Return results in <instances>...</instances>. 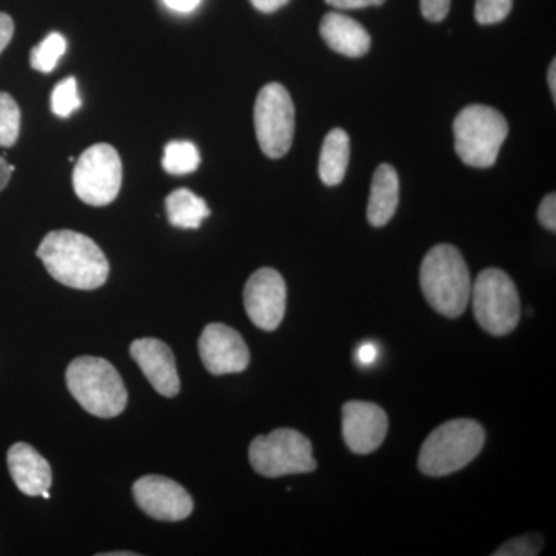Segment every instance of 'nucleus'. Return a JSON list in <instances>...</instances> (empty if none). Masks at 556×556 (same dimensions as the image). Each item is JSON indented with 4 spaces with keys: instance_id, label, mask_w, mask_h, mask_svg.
Instances as JSON below:
<instances>
[{
    "instance_id": "nucleus-23",
    "label": "nucleus",
    "mask_w": 556,
    "mask_h": 556,
    "mask_svg": "<svg viewBox=\"0 0 556 556\" xmlns=\"http://www.w3.org/2000/svg\"><path fill=\"white\" fill-rule=\"evenodd\" d=\"M83 102H80L78 83L73 76L61 80L56 87H54L53 93H51V110L54 115L60 118H68L76 110L80 109Z\"/></svg>"
},
{
    "instance_id": "nucleus-11",
    "label": "nucleus",
    "mask_w": 556,
    "mask_h": 556,
    "mask_svg": "<svg viewBox=\"0 0 556 556\" xmlns=\"http://www.w3.org/2000/svg\"><path fill=\"white\" fill-rule=\"evenodd\" d=\"M134 496L139 508L159 521H182L193 510L192 497L185 486L160 475L138 479L134 484Z\"/></svg>"
},
{
    "instance_id": "nucleus-24",
    "label": "nucleus",
    "mask_w": 556,
    "mask_h": 556,
    "mask_svg": "<svg viewBox=\"0 0 556 556\" xmlns=\"http://www.w3.org/2000/svg\"><path fill=\"white\" fill-rule=\"evenodd\" d=\"M514 0H477L475 20L481 25H493L506 20Z\"/></svg>"
},
{
    "instance_id": "nucleus-14",
    "label": "nucleus",
    "mask_w": 556,
    "mask_h": 556,
    "mask_svg": "<svg viewBox=\"0 0 556 556\" xmlns=\"http://www.w3.org/2000/svg\"><path fill=\"white\" fill-rule=\"evenodd\" d=\"M130 356L144 372L150 386L164 397L179 393L177 362L169 345L159 339H138L130 345Z\"/></svg>"
},
{
    "instance_id": "nucleus-1",
    "label": "nucleus",
    "mask_w": 556,
    "mask_h": 556,
    "mask_svg": "<svg viewBox=\"0 0 556 556\" xmlns=\"http://www.w3.org/2000/svg\"><path fill=\"white\" fill-rule=\"evenodd\" d=\"M38 257L51 277L65 287L93 291L108 281L110 266L101 248L75 230H53L42 240Z\"/></svg>"
},
{
    "instance_id": "nucleus-31",
    "label": "nucleus",
    "mask_w": 556,
    "mask_h": 556,
    "mask_svg": "<svg viewBox=\"0 0 556 556\" xmlns=\"http://www.w3.org/2000/svg\"><path fill=\"white\" fill-rule=\"evenodd\" d=\"M167 9L178 11V13H190L200 5L201 0H163Z\"/></svg>"
},
{
    "instance_id": "nucleus-19",
    "label": "nucleus",
    "mask_w": 556,
    "mask_h": 556,
    "mask_svg": "<svg viewBox=\"0 0 556 556\" xmlns=\"http://www.w3.org/2000/svg\"><path fill=\"white\" fill-rule=\"evenodd\" d=\"M169 223L179 229H199L203 219L211 215L206 201L189 189H177L166 199Z\"/></svg>"
},
{
    "instance_id": "nucleus-27",
    "label": "nucleus",
    "mask_w": 556,
    "mask_h": 556,
    "mask_svg": "<svg viewBox=\"0 0 556 556\" xmlns=\"http://www.w3.org/2000/svg\"><path fill=\"white\" fill-rule=\"evenodd\" d=\"M538 218H540L541 225L544 228L552 230L555 232L556 230V195L555 193H551L546 199L541 203L540 208H538Z\"/></svg>"
},
{
    "instance_id": "nucleus-10",
    "label": "nucleus",
    "mask_w": 556,
    "mask_h": 556,
    "mask_svg": "<svg viewBox=\"0 0 556 556\" xmlns=\"http://www.w3.org/2000/svg\"><path fill=\"white\" fill-rule=\"evenodd\" d=\"M244 308L255 327L274 331L287 311V283L276 269L262 268L249 277L244 287Z\"/></svg>"
},
{
    "instance_id": "nucleus-9",
    "label": "nucleus",
    "mask_w": 556,
    "mask_h": 556,
    "mask_svg": "<svg viewBox=\"0 0 556 556\" xmlns=\"http://www.w3.org/2000/svg\"><path fill=\"white\" fill-rule=\"evenodd\" d=\"M123 185V163L110 144H94L76 161L73 188L80 201L90 206H108L118 197Z\"/></svg>"
},
{
    "instance_id": "nucleus-22",
    "label": "nucleus",
    "mask_w": 556,
    "mask_h": 556,
    "mask_svg": "<svg viewBox=\"0 0 556 556\" xmlns=\"http://www.w3.org/2000/svg\"><path fill=\"white\" fill-rule=\"evenodd\" d=\"M21 110L11 94L0 91V146L13 148L20 138Z\"/></svg>"
},
{
    "instance_id": "nucleus-32",
    "label": "nucleus",
    "mask_w": 556,
    "mask_h": 556,
    "mask_svg": "<svg viewBox=\"0 0 556 556\" xmlns=\"http://www.w3.org/2000/svg\"><path fill=\"white\" fill-rule=\"evenodd\" d=\"M251 3L254 5V9L262 11V13H274V11L287 5L289 0H251Z\"/></svg>"
},
{
    "instance_id": "nucleus-29",
    "label": "nucleus",
    "mask_w": 556,
    "mask_h": 556,
    "mask_svg": "<svg viewBox=\"0 0 556 556\" xmlns=\"http://www.w3.org/2000/svg\"><path fill=\"white\" fill-rule=\"evenodd\" d=\"M14 35V22L9 14L0 13V53L9 47Z\"/></svg>"
},
{
    "instance_id": "nucleus-5",
    "label": "nucleus",
    "mask_w": 556,
    "mask_h": 556,
    "mask_svg": "<svg viewBox=\"0 0 556 556\" xmlns=\"http://www.w3.org/2000/svg\"><path fill=\"white\" fill-rule=\"evenodd\" d=\"M453 131L456 153L463 163L486 169L496 163L508 135V124L497 110L473 104L460 110Z\"/></svg>"
},
{
    "instance_id": "nucleus-20",
    "label": "nucleus",
    "mask_w": 556,
    "mask_h": 556,
    "mask_svg": "<svg viewBox=\"0 0 556 556\" xmlns=\"http://www.w3.org/2000/svg\"><path fill=\"white\" fill-rule=\"evenodd\" d=\"M201 163L197 146L190 141H170L164 148L163 169L170 175H189L199 169Z\"/></svg>"
},
{
    "instance_id": "nucleus-13",
    "label": "nucleus",
    "mask_w": 556,
    "mask_h": 556,
    "mask_svg": "<svg viewBox=\"0 0 556 556\" xmlns=\"http://www.w3.org/2000/svg\"><path fill=\"white\" fill-rule=\"evenodd\" d=\"M342 415L343 439L351 452L369 455L386 441L388 416L379 405L350 401L343 405Z\"/></svg>"
},
{
    "instance_id": "nucleus-4",
    "label": "nucleus",
    "mask_w": 556,
    "mask_h": 556,
    "mask_svg": "<svg viewBox=\"0 0 556 556\" xmlns=\"http://www.w3.org/2000/svg\"><path fill=\"white\" fill-rule=\"evenodd\" d=\"M485 431L477 420L455 419L431 431L419 453L427 477H447L468 466L484 447Z\"/></svg>"
},
{
    "instance_id": "nucleus-16",
    "label": "nucleus",
    "mask_w": 556,
    "mask_h": 556,
    "mask_svg": "<svg viewBox=\"0 0 556 556\" xmlns=\"http://www.w3.org/2000/svg\"><path fill=\"white\" fill-rule=\"evenodd\" d=\"M320 35L329 49L348 58L365 56L371 47V38L364 25L334 11L325 14L321 20Z\"/></svg>"
},
{
    "instance_id": "nucleus-17",
    "label": "nucleus",
    "mask_w": 556,
    "mask_h": 556,
    "mask_svg": "<svg viewBox=\"0 0 556 556\" xmlns=\"http://www.w3.org/2000/svg\"><path fill=\"white\" fill-rule=\"evenodd\" d=\"M399 206V175L390 164H380L372 177L367 208L369 225L382 228L396 214Z\"/></svg>"
},
{
    "instance_id": "nucleus-8",
    "label": "nucleus",
    "mask_w": 556,
    "mask_h": 556,
    "mask_svg": "<svg viewBox=\"0 0 556 556\" xmlns=\"http://www.w3.org/2000/svg\"><path fill=\"white\" fill-rule=\"evenodd\" d=\"M254 123L262 152L273 160L287 155L294 139L295 110L291 94L281 84H268L260 90Z\"/></svg>"
},
{
    "instance_id": "nucleus-35",
    "label": "nucleus",
    "mask_w": 556,
    "mask_h": 556,
    "mask_svg": "<svg viewBox=\"0 0 556 556\" xmlns=\"http://www.w3.org/2000/svg\"><path fill=\"white\" fill-rule=\"evenodd\" d=\"M138 554H131V552H110V554H100V556H137Z\"/></svg>"
},
{
    "instance_id": "nucleus-30",
    "label": "nucleus",
    "mask_w": 556,
    "mask_h": 556,
    "mask_svg": "<svg viewBox=\"0 0 556 556\" xmlns=\"http://www.w3.org/2000/svg\"><path fill=\"white\" fill-rule=\"evenodd\" d=\"M379 358V346L372 342H365L358 346L357 350V361L361 362L365 367H369V365L375 364Z\"/></svg>"
},
{
    "instance_id": "nucleus-33",
    "label": "nucleus",
    "mask_w": 556,
    "mask_h": 556,
    "mask_svg": "<svg viewBox=\"0 0 556 556\" xmlns=\"http://www.w3.org/2000/svg\"><path fill=\"white\" fill-rule=\"evenodd\" d=\"M14 167L10 166L5 160L0 156V192L7 188L10 182L11 174H13Z\"/></svg>"
},
{
    "instance_id": "nucleus-12",
    "label": "nucleus",
    "mask_w": 556,
    "mask_h": 556,
    "mask_svg": "<svg viewBox=\"0 0 556 556\" xmlns=\"http://www.w3.org/2000/svg\"><path fill=\"white\" fill-rule=\"evenodd\" d=\"M199 350L204 367L214 376L244 371L251 362V353L243 338L236 329L223 324H211L204 328Z\"/></svg>"
},
{
    "instance_id": "nucleus-7",
    "label": "nucleus",
    "mask_w": 556,
    "mask_h": 556,
    "mask_svg": "<svg viewBox=\"0 0 556 556\" xmlns=\"http://www.w3.org/2000/svg\"><path fill=\"white\" fill-rule=\"evenodd\" d=\"M249 460L266 478L309 473L317 468L309 439L291 428H278L268 437L255 438L249 447Z\"/></svg>"
},
{
    "instance_id": "nucleus-28",
    "label": "nucleus",
    "mask_w": 556,
    "mask_h": 556,
    "mask_svg": "<svg viewBox=\"0 0 556 556\" xmlns=\"http://www.w3.org/2000/svg\"><path fill=\"white\" fill-rule=\"evenodd\" d=\"M325 2L339 10H358L383 5L386 0H325Z\"/></svg>"
},
{
    "instance_id": "nucleus-21",
    "label": "nucleus",
    "mask_w": 556,
    "mask_h": 556,
    "mask_svg": "<svg viewBox=\"0 0 556 556\" xmlns=\"http://www.w3.org/2000/svg\"><path fill=\"white\" fill-rule=\"evenodd\" d=\"M67 51V40L61 33H50L30 53L31 67L40 73H51Z\"/></svg>"
},
{
    "instance_id": "nucleus-2",
    "label": "nucleus",
    "mask_w": 556,
    "mask_h": 556,
    "mask_svg": "<svg viewBox=\"0 0 556 556\" xmlns=\"http://www.w3.org/2000/svg\"><path fill=\"white\" fill-rule=\"evenodd\" d=\"M420 288L431 308L456 318L467 309L471 278L463 254L452 244H438L424 257Z\"/></svg>"
},
{
    "instance_id": "nucleus-34",
    "label": "nucleus",
    "mask_w": 556,
    "mask_h": 556,
    "mask_svg": "<svg viewBox=\"0 0 556 556\" xmlns=\"http://www.w3.org/2000/svg\"><path fill=\"white\" fill-rule=\"evenodd\" d=\"M548 89H551L552 97L556 100V62L552 61L551 67H548Z\"/></svg>"
},
{
    "instance_id": "nucleus-26",
    "label": "nucleus",
    "mask_w": 556,
    "mask_h": 556,
    "mask_svg": "<svg viewBox=\"0 0 556 556\" xmlns=\"http://www.w3.org/2000/svg\"><path fill=\"white\" fill-rule=\"evenodd\" d=\"M452 0H420L422 16L430 22H442L448 16Z\"/></svg>"
},
{
    "instance_id": "nucleus-15",
    "label": "nucleus",
    "mask_w": 556,
    "mask_h": 556,
    "mask_svg": "<svg viewBox=\"0 0 556 556\" xmlns=\"http://www.w3.org/2000/svg\"><path fill=\"white\" fill-rule=\"evenodd\" d=\"M7 460L11 478L22 493L27 496H40L50 490L53 481L50 464L31 445L17 442L10 448Z\"/></svg>"
},
{
    "instance_id": "nucleus-18",
    "label": "nucleus",
    "mask_w": 556,
    "mask_h": 556,
    "mask_svg": "<svg viewBox=\"0 0 556 556\" xmlns=\"http://www.w3.org/2000/svg\"><path fill=\"white\" fill-rule=\"evenodd\" d=\"M350 137L345 130L329 131L321 148L318 160V175L327 186H338L345 178L348 164H350Z\"/></svg>"
},
{
    "instance_id": "nucleus-25",
    "label": "nucleus",
    "mask_w": 556,
    "mask_h": 556,
    "mask_svg": "<svg viewBox=\"0 0 556 556\" xmlns=\"http://www.w3.org/2000/svg\"><path fill=\"white\" fill-rule=\"evenodd\" d=\"M541 536L525 535L507 541L495 552V556H535L541 551Z\"/></svg>"
},
{
    "instance_id": "nucleus-6",
    "label": "nucleus",
    "mask_w": 556,
    "mask_h": 556,
    "mask_svg": "<svg viewBox=\"0 0 556 556\" xmlns=\"http://www.w3.org/2000/svg\"><path fill=\"white\" fill-rule=\"evenodd\" d=\"M475 318L492 336H507L518 327L521 303L514 280L504 270L489 268L471 285Z\"/></svg>"
},
{
    "instance_id": "nucleus-3",
    "label": "nucleus",
    "mask_w": 556,
    "mask_h": 556,
    "mask_svg": "<svg viewBox=\"0 0 556 556\" xmlns=\"http://www.w3.org/2000/svg\"><path fill=\"white\" fill-rule=\"evenodd\" d=\"M65 380L72 396L90 415L119 416L127 407V388L116 368L101 357L84 356L68 365Z\"/></svg>"
}]
</instances>
